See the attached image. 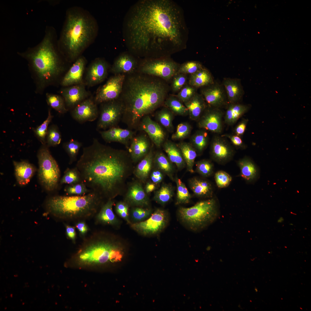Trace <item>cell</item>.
<instances>
[{"instance_id": "62", "label": "cell", "mask_w": 311, "mask_h": 311, "mask_svg": "<svg viewBox=\"0 0 311 311\" xmlns=\"http://www.w3.org/2000/svg\"><path fill=\"white\" fill-rule=\"evenodd\" d=\"M156 187L155 184L148 182L147 183L145 187V191L147 194L149 193L154 191Z\"/></svg>"}, {"instance_id": "41", "label": "cell", "mask_w": 311, "mask_h": 311, "mask_svg": "<svg viewBox=\"0 0 311 311\" xmlns=\"http://www.w3.org/2000/svg\"><path fill=\"white\" fill-rule=\"evenodd\" d=\"M82 182L80 173L77 168H67L60 181L61 184L71 185Z\"/></svg>"}, {"instance_id": "59", "label": "cell", "mask_w": 311, "mask_h": 311, "mask_svg": "<svg viewBox=\"0 0 311 311\" xmlns=\"http://www.w3.org/2000/svg\"><path fill=\"white\" fill-rule=\"evenodd\" d=\"M246 123L247 121L244 120L238 124L235 129V135L240 136L243 134L246 129Z\"/></svg>"}, {"instance_id": "25", "label": "cell", "mask_w": 311, "mask_h": 311, "mask_svg": "<svg viewBox=\"0 0 311 311\" xmlns=\"http://www.w3.org/2000/svg\"><path fill=\"white\" fill-rule=\"evenodd\" d=\"M127 203L133 206L144 207L148 206L149 199L141 185L134 183L130 187L126 195Z\"/></svg>"}, {"instance_id": "17", "label": "cell", "mask_w": 311, "mask_h": 311, "mask_svg": "<svg viewBox=\"0 0 311 311\" xmlns=\"http://www.w3.org/2000/svg\"><path fill=\"white\" fill-rule=\"evenodd\" d=\"M108 69L107 63L103 59L98 58L94 59L88 68L85 84L92 86L101 82L107 77Z\"/></svg>"}, {"instance_id": "49", "label": "cell", "mask_w": 311, "mask_h": 311, "mask_svg": "<svg viewBox=\"0 0 311 311\" xmlns=\"http://www.w3.org/2000/svg\"><path fill=\"white\" fill-rule=\"evenodd\" d=\"M53 116L52 115L51 110L49 109L48 116L46 120L35 130L36 135L43 144H45L46 142L48 126Z\"/></svg>"}, {"instance_id": "18", "label": "cell", "mask_w": 311, "mask_h": 311, "mask_svg": "<svg viewBox=\"0 0 311 311\" xmlns=\"http://www.w3.org/2000/svg\"><path fill=\"white\" fill-rule=\"evenodd\" d=\"M86 62L84 56L78 57L62 78L60 85L67 87L83 83L82 79Z\"/></svg>"}, {"instance_id": "24", "label": "cell", "mask_w": 311, "mask_h": 311, "mask_svg": "<svg viewBox=\"0 0 311 311\" xmlns=\"http://www.w3.org/2000/svg\"><path fill=\"white\" fill-rule=\"evenodd\" d=\"M149 141L145 135L133 137L129 149L131 159L135 162L142 159L149 152Z\"/></svg>"}, {"instance_id": "31", "label": "cell", "mask_w": 311, "mask_h": 311, "mask_svg": "<svg viewBox=\"0 0 311 311\" xmlns=\"http://www.w3.org/2000/svg\"><path fill=\"white\" fill-rule=\"evenodd\" d=\"M246 105L238 103L229 104L225 114V122L229 125H232L249 109Z\"/></svg>"}, {"instance_id": "34", "label": "cell", "mask_w": 311, "mask_h": 311, "mask_svg": "<svg viewBox=\"0 0 311 311\" xmlns=\"http://www.w3.org/2000/svg\"><path fill=\"white\" fill-rule=\"evenodd\" d=\"M153 158V152L151 149L137 165L135 173L137 177L140 180L144 181L148 177L151 169Z\"/></svg>"}, {"instance_id": "57", "label": "cell", "mask_w": 311, "mask_h": 311, "mask_svg": "<svg viewBox=\"0 0 311 311\" xmlns=\"http://www.w3.org/2000/svg\"><path fill=\"white\" fill-rule=\"evenodd\" d=\"M65 226L66 235L67 238L71 240L73 243H75L76 238L75 227L68 224H65Z\"/></svg>"}, {"instance_id": "35", "label": "cell", "mask_w": 311, "mask_h": 311, "mask_svg": "<svg viewBox=\"0 0 311 311\" xmlns=\"http://www.w3.org/2000/svg\"><path fill=\"white\" fill-rule=\"evenodd\" d=\"M177 145L181 152L187 170L191 173H193V166L197 156L194 148L191 144L184 142L180 143Z\"/></svg>"}, {"instance_id": "36", "label": "cell", "mask_w": 311, "mask_h": 311, "mask_svg": "<svg viewBox=\"0 0 311 311\" xmlns=\"http://www.w3.org/2000/svg\"><path fill=\"white\" fill-rule=\"evenodd\" d=\"M164 105L175 115H185L188 114L187 108L176 96L170 95L167 97Z\"/></svg>"}, {"instance_id": "12", "label": "cell", "mask_w": 311, "mask_h": 311, "mask_svg": "<svg viewBox=\"0 0 311 311\" xmlns=\"http://www.w3.org/2000/svg\"><path fill=\"white\" fill-rule=\"evenodd\" d=\"M97 124L98 129L105 130L115 127L122 117L124 106L121 99L104 103Z\"/></svg>"}, {"instance_id": "32", "label": "cell", "mask_w": 311, "mask_h": 311, "mask_svg": "<svg viewBox=\"0 0 311 311\" xmlns=\"http://www.w3.org/2000/svg\"><path fill=\"white\" fill-rule=\"evenodd\" d=\"M189 184L191 189L196 196L201 197H211L212 196V186L207 181L194 178L190 180Z\"/></svg>"}, {"instance_id": "19", "label": "cell", "mask_w": 311, "mask_h": 311, "mask_svg": "<svg viewBox=\"0 0 311 311\" xmlns=\"http://www.w3.org/2000/svg\"><path fill=\"white\" fill-rule=\"evenodd\" d=\"M84 83L65 87L60 91L66 105L69 108L74 107L84 101L89 96Z\"/></svg>"}, {"instance_id": "5", "label": "cell", "mask_w": 311, "mask_h": 311, "mask_svg": "<svg viewBox=\"0 0 311 311\" xmlns=\"http://www.w3.org/2000/svg\"><path fill=\"white\" fill-rule=\"evenodd\" d=\"M98 26L91 14L80 7L67 10L60 37L58 48L66 60H75L93 43L97 35Z\"/></svg>"}, {"instance_id": "46", "label": "cell", "mask_w": 311, "mask_h": 311, "mask_svg": "<svg viewBox=\"0 0 311 311\" xmlns=\"http://www.w3.org/2000/svg\"><path fill=\"white\" fill-rule=\"evenodd\" d=\"M173 114L169 109L165 107L157 113L156 117L162 125L168 130H170L173 127Z\"/></svg>"}, {"instance_id": "28", "label": "cell", "mask_w": 311, "mask_h": 311, "mask_svg": "<svg viewBox=\"0 0 311 311\" xmlns=\"http://www.w3.org/2000/svg\"><path fill=\"white\" fill-rule=\"evenodd\" d=\"M15 174L18 183L25 185L30 181L35 171V167L30 163L24 161L13 162Z\"/></svg>"}, {"instance_id": "60", "label": "cell", "mask_w": 311, "mask_h": 311, "mask_svg": "<svg viewBox=\"0 0 311 311\" xmlns=\"http://www.w3.org/2000/svg\"><path fill=\"white\" fill-rule=\"evenodd\" d=\"M163 178L162 173L159 170H154L151 175V178L153 183L158 184L160 183Z\"/></svg>"}, {"instance_id": "16", "label": "cell", "mask_w": 311, "mask_h": 311, "mask_svg": "<svg viewBox=\"0 0 311 311\" xmlns=\"http://www.w3.org/2000/svg\"><path fill=\"white\" fill-rule=\"evenodd\" d=\"M73 118L79 123L92 122L98 117L96 104L91 98H87L75 106L72 112Z\"/></svg>"}, {"instance_id": "29", "label": "cell", "mask_w": 311, "mask_h": 311, "mask_svg": "<svg viewBox=\"0 0 311 311\" xmlns=\"http://www.w3.org/2000/svg\"><path fill=\"white\" fill-rule=\"evenodd\" d=\"M215 81L211 73L204 67L196 73L190 75L188 84L198 89L212 84Z\"/></svg>"}, {"instance_id": "6", "label": "cell", "mask_w": 311, "mask_h": 311, "mask_svg": "<svg viewBox=\"0 0 311 311\" xmlns=\"http://www.w3.org/2000/svg\"><path fill=\"white\" fill-rule=\"evenodd\" d=\"M124 254L122 248L112 237L95 232L84 238L69 262L79 267H94L121 261Z\"/></svg>"}, {"instance_id": "52", "label": "cell", "mask_w": 311, "mask_h": 311, "mask_svg": "<svg viewBox=\"0 0 311 311\" xmlns=\"http://www.w3.org/2000/svg\"><path fill=\"white\" fill-rule=\"evenodd\" d=\"M196 166L197 172L203 177H208L213 173V165L208 160H204L198 161Z\"/></svg>"}, {"instance_id": "56", "label": "cell", "mask_w": 311, "mask_h": 311, "mask_svg": "<svg viewBox=\"0 0 311 311\" xmlns=\"http://www.w3.org/2000/svg\"><path fill=\"white\" fill-rule=\"evenodd\" d=\"M75 227L78 230L80 236L84 237L89 230V228L85 221H81L77 222L75 224Z\"/></svg>"}, {"instance_id": "30", "label": "cell", "mask_w": 311, "mask_h": 311, "mask_svg": "<svg viewBox=\"0 0 311 311\" xmlns=\"http://www.w3.org/2000/svg\"><path fill=\"white\" fill-rule=\"evenodd\" d=\"M136 67L135 61L132 58L128 55H124L115 61L111 71L115 75L131 73L134 71Z\"/></svg>"}, {"instance_id": "7", "label": "cell", "mask_w": 311, "mask_h": 311, "mask_svg": "<svg viewBox=\"0 0 311 311\" xmlns=\"http://www.w3.org/2000/svg\"><path fill=\"white\" fill-rule=\"evenodd\" d=\"M103 198L91 191L84 196H56L47 200L48 212L55 217L67 221H85L95 216Z\"/></svg>"}, {"instance_id": "53", "label": "cell", "mask_w": 311, "mask_h": 311, "mask_svg": "<svg viewBox=\"0 0 311 311\" xmlns=\"http://www.w3.org/2000/svg\"><path fill=\"white\" fill-rule=\"evenodd\" d=\"M191 130V126L187 123H182L177 126L176 132L172 136L173 140H179L187 137L190 134Z\"/></svg>"}, {"instance_id": "1", "label": "cell", "mask_w": 311, "mask_h": 311, "mask_svg": "<svg viewBox=\"0 0 311 311\" xmlns=\"http://www.w3.org/2000/svg\"><path fill=\"white\" fill-rule=\"evenodd\" d=\"M128 23L132 47L138 50L165 51L172 54L185 47L186 31L180 10L168 0H148L139 4Z\"/></svg>"}, {"instance_id": "14", "label": "cell", "mask_w": 311, "mask_h": 311, "mask_svg": "<svg viewBox=\"0 0 311 311\" xmlns=\"http://www.w3.org/2000/svg\"><path fill=\"white\" fill-rule=\"evenodd\" d=\"M200 94L209 107L219 108L227 101L226 93L223 85L215 81L212 84L201 88Z\"/></svg>"}, {"instance_id": "9", "label": "cell", "mask_w": 311, "mask_h": 311, "mask_svg": "<svg viewBox=\"0 0 311 311\" xmlns=\"http://www.w3.org/2000/svg\"><path fill=\"white\" fill-rule=\"evenodd\" d=\"M38 158L40 181L46 190L53 191L57 188L60 178L58 165L46 147L39 150Z\"/></svg>"}, {"instance_id": "39", "label": "cell", "mask_w": 311, "mask_h": 311, "mask_svg": "<svg viewBox=\"0 0 311 311\" xmlns=\"http://www.w3.org/2000/svg\"><path fill=\"white\" fill-rule=\"evenodd\" d=\"M173 195V189L169 185L164 184L156 192L154 200L157 202L164 205L172 199Z\"/></svg>"}, {"instance_id": "54", "label": "cell", "mask_w": 311, "mask_h": 311, "mask_svg": "<svg viewBox=\"0 0 311 311\" xmlns=\"http://www.w3.org/2000/svg\"><path fill=\"white\" fill-rule=\"evenodd\" d=\"M187 75L182 73L176 74L172 78L171 89L174 92H179L187 84Z\"/></svg>"}, {"instance_id": "21", "label": "cell", "mask_w": 311, "mask_h": 311, "mask_svg": "<svg viewBox=\"0 0 311 311\" xmlns=\"http://www.w3.org/2000/svg\"><path fill=\"white\" fill-rule=\"evenodd\" d=\"M211 151L214 159L220 163L228 161L233 154L230 146L221 136H215L213 138L211 143Z\"/></svg>"}, {"instance_id": "50", "label": "cell", "mask_w": 311, "mask_h": 311, "mask_svg": "<svg viewBox=\"0 0 311 311\" xmlns=\"http://www.w3.org/2000/svg\"><path fill=\"white\" fill-rule=\"evenodd\" d=\"M151 209L141 207H136L131 211V216L132 219L136 222L143 221L148 218L152 214Z\"/></svg>"}, {"instance_id": "38", "label": "cell", "mask_w": 311, "mask_h": 311, "mask_svg": "<svg viewBox=\"0 0 311 311\" xmlns=\"http://www.w3.org/2000/svg\"><path fill=\"white\" fill-rule=\"evenodd\" d=\"M46 97L48 105L58 113L64 114L68 111L62 96L58 94L47 93Z\"/></svg>"}, {"instance_id": "40", "label": "cell", "mask_w": 311, "mask_h": 311, "mask_svg": "<svg viewBox=\"0 0 311 311\" xmlns=\"http://www.w3.org/2000/svg\"><path fill=\"white\" fill-rule=\"evenodd\" d=\"M175 182L177 187L176 204H187L189 202L191 196L184 183L177 177Z\"/></svg>"}, {"instance_id": "33", "label": "cell", "mask_w": 311, "mask_h": 311, "mask_svg": "<svg viewBox=\"0 0 311 311\" xmlns=\"http://www.w3.org/2000/svg\"><path fill=\"white\" fill-rule=\"evenodd\" d=\"M163 147L170 162L175 164L179 169L185 167V163L177 145L171 141H167L164 143Z\"/></svg>"}, {"instance_id": "11", "label": "cell", "mask_w": 311, "mask_h": 311, "mask_svg": "<svg viewBox=\"0 0 311 311\" xmlns=\"http://www.w3.org/2000/svg\"><path fill=\"white\" fill-rule=\"evenodd\" d=\"M167 214L165 211L157 209L147 220L131 224L134 230L146 236L159 233L166 227L168 222Z\"/></svg>"}, {"instance_id": "63", "label": "cell", "mask_w": 311, "mask_h": 311, "mask_svg": "<svg viewBox=\"0 0 311 311\" xmlns=\"http://www.w3.org/2000/svg\"><path fill=\"white\" fill-rule=\"evenodd\" d=\"M120 217L123 219L127 222L129 223H130V221L129 217V213L128 211H125L122 212H120L117 214Z\"/></svg>"}, {"instance_id": "23", "label": "cell", "mask_w": 311, "mask_h": 311, "mask_svg": "<svg viewBox=\"0 0 311 311\" xmlns=\"http://www.w3.org/2000/svg\"><path fill=\"white\" fill-rule=\"evenodd\" d=\"M222 85L229 104L238 103L244 93L240 80L238 78H224Z\"/></svg>"}, {"instance_id": "3", "label": "cell", "mask_w": 311, "mask_h": 311, "mask_svg": "<svg viewBox=\"0 0 311 311\" xmlns=\"http://www.w3.org/2000/svg\"><path fill=\"white\" fill-rule=\"evenodd\" d=\"M163 80L149 75L134 76L128 80L121 100L122 120L128 127L137 128L144 117L164 104L169 88Z\"/></svg>"}, {"instance_id": "4", "label": "cell", "mask_w": 311, "mask_h": 311, "mask_svg": "<svg viewBox=\"0 0 311 311\" xmlns=\"http://www.w3.org/2000/svg\"><path fill=\"white\" fill-rule=\"evenodd\" d=\"M58 40L55 29L47 26L40 42L24 52H17L27 62L36 94H43L64 71L66 60L59 50Z\"/></svg>"}, {"instance_id": "55", "label": "cell", "mask_w": 311, "mask_h": 311, "mask_svg": "<svg viewBox=\"0 0 311 311\" xmlns=\"http://www.w3.org/2000/svg\"><path fill=\"white\" fill-rule=\"evenodd\" d=\"M215 179L217 186L220 188L227 187L232 180L230 175L222 170L218 171L215 173Z\"/></svg>"}, {"instance_id": "37", "label": "cell", "mask_w": 311, "mask_h": 311, "mask_svg": "<svg viewBox=\"0 0 311 311\" xmlns=\"http://www.w3.org/2000/svg\"><path fill=\"white\" fill-rule=\"evenodd\" d=\"M242 177L247 181H251L256 177L257 171L254 164L250 160L243 158L238 162Z\"/></svg>"}, {"instance_id": "26", "label": "cell", "mask_w": 311, "mask_h": 311, "mask_svg": "<svg viewBox=\"0 0 311 311\" xmlns=\"http://www.w3.org/2000/svg\"><path fill=\"white\" fill-rule=\"evenodd\" d=\"M113 204L112 199H109L102 205L95 216L96 224L115 226L118 223L119 220L113 211Z\"/></svg>"}, {"instance_id": "47", "label": "cell", "mask_w": 311, "mask_h": 311, "mask_svg": "<svg viewBox=\"0 0 311 311\" xmlns=\"http://www.w3.org/2000/svg\"><path fill=\"white\" fill-rule=\"evenodd\" d=\"M203 67L202 65L198 62L188 61L180 65L176 74L191 75L196 73Z\"/></svg>"}, {"instance_id": "8", "label": "cell", "mask_w": 311, "mask_h": 311, "mask_svg": "<svg viewBox=\"0 0 311 311\" xmlns=\"http://www.w3.org/2000/svg\"><path fill=\"white\" fill-rule=\"evenodd\" d=\"M217 214V204L214 198L200 201L191 207L180 208L178 211L181 221L194 231L203 228L211 223Z\"/></svg>"}, {"instance_id": "20", "label": "cell", "mask_w": 311, "mask_h": 311, "mask_svg": "<svg viewBox=\"0 0 311 311\" xmlns=\"http://www.w3.org/2000/svg\"><path fill=\"white\" fill-rule=\"evenodd\" d=\"M138 127L140 130L145 132L156 145L160 147L165 138L164 132L161 126L147 115L141 120Z\"/></svg>"}, {"instance_id": "10", "label": "cell", "mask_w": 311, "mask_h": 311, "mask_svg": "<svg viewBox=\"0 0 311 311\" xmlns=\"http://www.w3.org/2000/svg\"><path fill=\"white\" fill-rule=\"evenodd\" d=\"M180 65L168 57H163L147 61L141 71L144 74L168 81L177 73Z\"/></svg>"}, {"instance_id": "27", "label": "cell", "mask_w": 311, "mask_h": 311, "mask_svg": "<svg viewBox=\"0 0 311 311\" xmlns=\"http://www.w3.org/2000/svg\"><path fill=\"white\" fill-rule=\"evenodd\" d=\"M184 104L188 109L190 118L193 120L200 118L207 108L206 103L203 97L200 94L197 92Z\"/></svg>"}, {"instance_id": "44", "label": "cell", "mask_w": 311, "mask_h": 311, "mask_svg": "<svg viewBox=\"0 0 311 311\" xmlns=\"http://www.w3.org/2000/svg\"><path fill=\"white\" fill-rule=\"evenodd\" d=\"M157 167L162 171L170 175L173 171V168L170 162L162 153L158 152L153 158Z\"/></svg>"}, {"instance_id": "13", "label": "cell", "mask_w": 311, "mask_h": 311, "mask_svg": "<svg viewBox=\"0 0 311 311\" xmlns=\"http://www.w3.org/2000/svg\"><path fill=\"white\" fill-rule=\"evenodd\" d=\"M125 78V75L122 74L110 78L97 91L94 99L95 103H104L117 99L122 93Z\"/></svg>"}, {"instance_id": "2", "label": "cell", "mask_w": 311, "mask_h": 311, "mask_svg": "<svg viewBox=\"0 0 311 311\" xmlns=\"http://www.w3.org/2000/svg\"><path fill=\"white\" fill-rule=\"evenodd\" d=\"M128 158L124 152L104 145L96 139L83 148L75 167L82 182L103 198L112 199L126 173Z\"/></svg>"}, {"instance_id": "22", "label": "cell", "mask_w": 311, "mask_h": 311, "mask_svg": "<svg viewBox=\"0 0 311 311\" xmlns=\"http://www.w3.org/2000/svg\"><path fill=\"white\" fill-rule=\"evenodd\" d=\"M103 140L107 143L117 142L127 146L133 137L134 132L130 130L113 127L107 130L100 131Z\"/></svg>"}, {"instance_id": "45", "label": "cell", "mask_w": 311, "mask_h": 311, "mask_svg": "<svg viewBox=\"0 0 311 311\" xmlns=\"http://www.w3.org/2000/svg\"><path fill=\"white\" fill-rule=\"evenodd\" d=\"M64 191L67 196H84L91 191L82 182L67 185Z\"/></svg>"}, {"instance_id": "48", "label": "cell", "mask_w": 311, "mask_h": 311, "mask_svg": "<svg viewBox=\"0 0 311 311\" xmlns=\"http://www.w3.org/2000/svg\"><path fill=\"white\" fill-rule=\"evenodd\" d=\"M46 140L47 145L49 146H55L60 144L61 136L56 126L53 125L49 128Z\"/></svg>"}, {"instance_id": "15", "label": "cell", "mask_w": 311, "mask_h": 311, "mask_svg": "<svg viewBox=\"0 0 311 311\" xmlns=\"http://www.w3.org/2000/svg\"><path fill=\"white\" fill-rule=\"evenodd\" d=\"M206 108L200 118L198 126L212 132L220 133L222 129L223 112L219 108Z\"/></svg>"}, {"instance_id": "58", "label": "cell", "mask_w": 311, "mask_h": 311, "mask_svg": "<svg viewBox=\"0 0 311 311\" xmlns=\"http://www.w3.org/2000/svg\"><path fill=\"white\" fill-rule=\"evenodd\" d=\"M221 137H227L229 139L232 143L236 146L240 147L243 145V143L240 136L228 134H223Z\"/></svg>"}, {"instance_id": "61", "label": "cell", "mask_w": 311, "mask_h": 311, "mask_svg": "<svg viewBox=\"0 0 311 311\" xmlns=\"http://www.w3.org/2000/svg\"><path fill=\"white\" fill-rule=\"evenodd\" d=\"M116 213H118L125 211H128V206L126 202H120L117 203L115 206Z\"/></svg>"}, {"instance_id": "42", "label": "cell", "mask_w": 311, "mask_h": 311, "mask_svg": "<svg viewBox=\"0 0 311 311\" xmlns=\"http://www.w3.org/2000/svg\"><path fill=\"white\" fill-rule=\"evenodd\" d=\"M82 146L81 143L71 139L64 145V148L69 158V164H71L77 160L79 151Z\"/></svg>"}, {"instance_id": "43", "label": "cell", "mask_w": 311, "mask_h": 311, "mask_svg": "<svg viewBox=\"0 0 311 311\" xmlns=\"http://www.w3.org/2000/svg\"><path fill=\"white\" fill-rule=\"evenodd\" d=\"M208 141V133L202 130L196 132L192 136L191 142L194 147L199 152H202L206 147Z\"/></svg>"}, {"instance_id": "51", "label": "cell", "mask_w": 311, "mask_h": 311, "mask_svg": "<svg viewBox=\"0 0 311 311\" xmlns=\"http://www.w3.org/2000/svg\"><path fill=\"white\" fill-rule=\"evenodd\" d=\"M197 89L187 84L178 92L176 96L181 102L184 103L197 92Z\"/></svg>"}]
</instances>
